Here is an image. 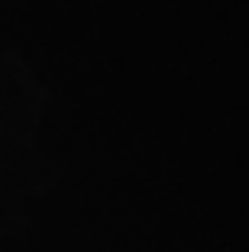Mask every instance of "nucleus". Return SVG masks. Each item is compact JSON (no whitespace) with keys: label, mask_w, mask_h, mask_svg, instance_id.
I'll use <instances>...</instances> for the list:
<instances>
[]
</instances>
